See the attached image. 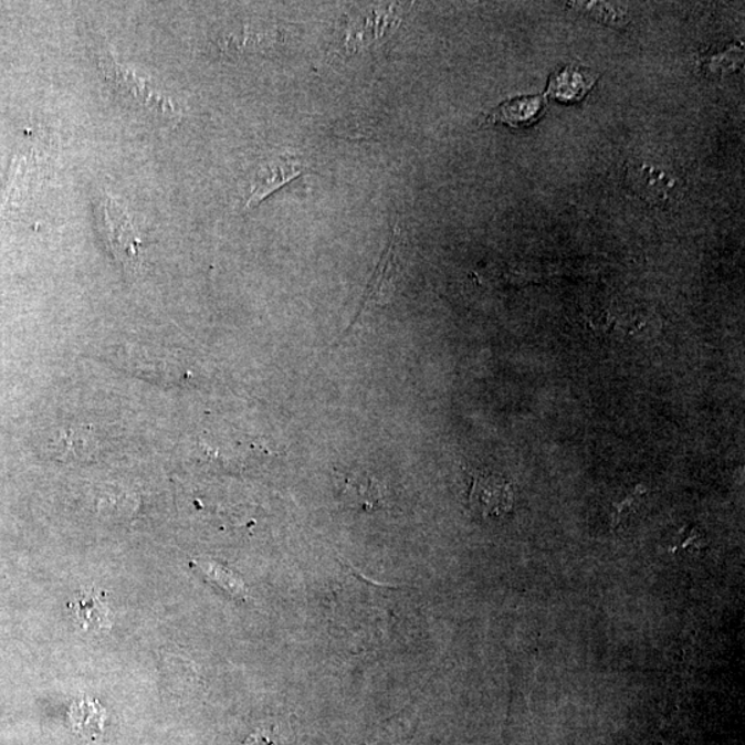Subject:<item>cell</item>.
<instances>
[{
  "mask_svg": "<svg viewBox=\"0 0 745 745\" xmlns=\"http://www.w3.org/2000/svg\"><path fill=\"white\" fill-rule=\"evenodd\" d=\"M98 60L105 77L127 103L158 118L168 120L176 118L177 109L174 99L158 91L148 81L143 80L140 75L135 74V71L116 63L113 55L107 52H102Z\"/></svg>",
  "mask_w": 745,
  "mask_h": 745,
  "instance_id": "6da1fadb",
  "label": "cell"
},
{
  "mask_svg": "<svg viewBox=\"0 0 745 745\" xmlns=\"http://www.w3.org/2000/svg\"><path fill=\"white\" fill-rule=\"evenodd\" d=\"M97 221L105 244L120 265L129 272L140 270L141 241L126 210L108 195H102L97 203Z\"/></svg>",
  "mask_w": 745,
  "mask_h": 745,
  "instance_id": "7a4b0ae2",
  "label": "cell"
},
{
  "mask_svg": "<svg viewBox=\"0 0 745 745\" xmlns=\"http://www.w3.org/2000/svg\"><path fill=\"white\" fill-rule=\"evenodd\" d=\"M399 243V228L395 225L386 252H382L375 274H372L369 285L366 287L358 313L342 338H346L349 332L357 329V326L360 324V321H364L366 314L384 307V305L394 298L400 274Z\"/></svg>",
  "mask_w": 745,
  "mask_h": 745,
  "instance_id": "3957f363",
  "label": "cell"
},
{
  "mask_svg": "<svg viewBox=\"0 0 745 745\" xmlns=\"http://www.w3.org/2000/svg\"><path fill=\"white\" fill-rule=\"evenodd\" d=\"M471 508L483 518H500L514 507L513 485L502 476L491 474L472 475L470 491Z\"/></svg>",
  "mask_w": 745,
  "mask_h": 745,
  "instance_id": "277c9868",
  "label": "cell"
},
{
  "mask_svg": "<svg viewBox=\"0 0 745 745\" xmlns=\"http://www.w3.org/2000/svg\"><path fill=\"white\" fill-rule=\"evenodd\" d=\"M305 168L293 157H275L261 165L255 174L252 191L244 209L250 210L263 202L270 195L304 175Z\"/></svg>",
  "mask_w": 745,
  "mask_h": 745,
  "instance_id": "5b68a950",
  "label": "cell"
},
{
  "mask_svg": "<svg viewBox=\"0 0 745 745\" xmlns=\"http://www.w3.org/2000/svg\"><path fill=\"white\" fill-rule=\"evenodd\" d=\"M628 186L639 198L653 206L674 202L675 180L664 170L648 164L633 165L627 174Z\"/></svg>",
  "mask_w": 745,
  "mask_h": 745,
  "instance_id": "8992f818",
  "label": "cell"
},
{
  "mask_svg": "<svg viewBox=\"0 0 745 745\" xmlns=\"http://www.w3.org/2000/svg\"><path fill=\"white\" fill-rule=\"evenodd\" d=\"M544 108V102L538 96H526L508 99L500 104L493 113L487 116L492 124H505L513 127H520L532 124L538 118Z\"/></svg>",
  "mask_w": 745,
  "mask_h": 745,
  "instance_id": "52a82bcc",
  "label": "cell"
},
{
  "mask_svg": "<svg viewBox=\"0 0 745 745\" xmlns=\"http://www.w3.org/2000/svg\"><path fill=\"white\" fill-rule=\"evenodd\" d=\"M594 82L595 77L589 72L577 66H566L553 77L548 93L562 103L578 102L586 96Z\"/></svg>",
  "mask_w": 745,
  "mask_h": 745,
  "instance_id": "ba28073f",
  "label": "cell"
},
{
  "mask_svg": "<svg viewBox=\"0 0 745 745\" xmlns=\"http://www.w3.org/2000/svg\"><path fill=\"white\" fill-rule=\"evenodd\" d=\"M573 8L581 11L584 15L600 22V24L610 27H621L627 21L625 10L617 6L604 2H575L570 3Z\"/></svg>",
  "mask_w": 745,
  "mask_h": 745,
  "instance_id": "9c48e42d",
  "label": "cell"
},
{
  "mask_svg": "<svg viewBox=\"0 0 745 745\" xmlns=\"http://www.w3.org/2000/svg\"><path fill=\"white\" fill-rule=\"evenodd\" d=\"M71 713L85 716V720L71 718L72 726H74V730L76 732H80L82 736L94 737L97 735V732H102L103 730L102 715L94 716V718H92L93 715L102 713V710H99L98 707H94L93 704L82 703L80 705H75L74 710H72Z\"/></svg>",
  "mask_w": 745,
  "mask_h": 745,
  "instance_id": "30bf717a",
  "label": "cell"
},
{
  "mask_svg": "<svg viewBox=\"0 0 745 745\" xmlns=\"http://www.w3.org/2000/svg\"><path fill=\"white\" fill-rule=\"evenodd\" d=\"M348 497L351 502L363 505L364 508H375V505L380 502V492L372 491L377 485L370 478H357V480H348L346 483Z\"/></svg>",
  "mask_w": 745,
  "mask_h": 745,
  "instance_id": "8fae6325",
  "label": "cell"
},
{
  "mask_svg": "<svg viewBox=\"0 0 745 745\" xmlns=\"http://www.w3.org/2000/svg\"><path fill=\"white\" fill-rule=\"evenodd\" d=\"M209 575L213 577V580L219 583L221 587L228 589L232 594L242 592L241 584H238L235 578L230 575V571L221 569L220 566H210Z\"/></svg>",
  "mask_w": 745,
  "mask_h": 745,
  "instance_id": "7c38bea8",
  "label": "cell"
},
{
  "mask_svg": "<svg viewBox=\"0 0 745 745\" xmlns=\"http://www.w3.org/2000/svg\"><path fill=\"white\" fill-rule=\"evenodd\" d=\"M642 489L638 487L637 492L631 494L630 497H627L625 502L620 504H615V514H613V526H617L620 524L622 520V514L628 513V511H631L633 508V505H636L637 500L639 497V492H641Z\"/></svg>",
  "mask_w": 745,
  "mask_h": 745,
  "instance_id": "4fadbf2b",
  "label": "cell"
},
{
  "mask_svg": "<svg viewBox=\"0 0 745 745\" xmlns=\"http://www.w3.org/2000/svg\"><path fill=\"white\" fill-rule=\"evenodd\" d=\"M691 544H693V546L696 547L697 549L705 546V543L703 542V538L700 537L697 531L693 532L692 535L688 537V541L682 544V546H678V547L672 548V549H674V552H678V549H681V548L685 549L689 546H691Z\"/></svg>",
  "mask_w": 745,
  "mask_h": 745,
  "instance_id": "5bb4252c",
  "label": "cell"
}]
</instances>
